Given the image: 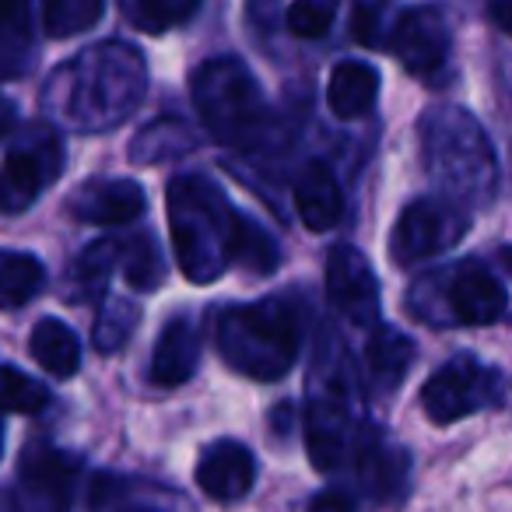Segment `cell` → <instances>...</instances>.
Returning a JSON list of instances; mask_svg holds the SVG:
<instances>
[{
	"instance_id": "cell-1",
	"label": "cell",
	"mask_w": 512,
	"mask_h": 512,
	"mask_svg": "<svg viewBox=\"0 0 512 512\" xmlns=\"http://www.w3.org/2000/svg\"><path fill=\"white\" fill-rule=\"evenodd\" d=\"M165 211L176 264L193 285H211L228 267L246 274H271L278 267L281 249L271 232L235 211L225 190L200 172H183L172 179Z\"/></svg>"
},
{
	"instance_id": "cell-2",
	"label": "cell",
	"mask_w": 512,
	"mask_h": 512,
	"mask_svg": "<svg viewBox=\"0 0 512 512\" xmlns=\"http://www.w3.org/2000/svg\"><path fill=\"white\" fill-rule=\"evenodd\" d=\"M148 88L144 57L130 43H99L60 64L43 85V113L57 127L113 130L127 120Z\"/></svg>"
},
{
	"instance_id": "cell-3",
	"label": "cell",
	"mask_w": 512,
	"mask_h": 512,
	"mask_svg": "<svg viewBox=\"0 0 512 512\" xmlns=\"http://www.w3.org/2000/svg\"><path fill=\"white\" fill-rule=\"evenodd\" d=\"M421 158L442 197L488 207L498 193V158L484 127L460 106H432L421 116Z\"/></svg>"
},
{
	"instance_id": "cell-4",
	"label": "cell",
	"mask_w": 512,
	"mask_h": 512,
	"mask_svg": "<svg viewBox=\"0 0 512 512\" xmlns=\"http://www.w3.org/2000/svg\"><path fill=\"white\" fill-rule=\"evenodd\" d=\"M299 313L285 299L232 306L218 316V351L239 376L274 383L299 358Z\"/></svg>"
},
{
	"instance_id": "cell-5",
	"label": "cell",
	"mask_w": 512,
	"mask_h": 512,
	"mask_svg": "<svg viewBox=\"0 0 512 512\" xmlns=\"http://www.w3.org/2000/svg\"><path fill=\"white\" fill-rule=\"evenodd\" d=\"M193 102L204 127L232 148H253L271 120L264 92L239 57L204 60L193 71Z\"/></svg>"
},
{
	"instance_id": "cell-6",
	"label": "cell",
	"mask_w": 512,
	"mask_h": 512,
	"mask_svg": "<svg viewBox=\"0 0 512 512\" xmlns=\"http://www.w3.org/2000/svg\"><path fill=\"white\" fill-rule=\"evenodd\" d=\"M502 397V372L484 365L474 355L449 358L421 386V407H425L428 421H435V425H453V421H463L467 414L488 411V407L502 404Z\"/></svg>"
},
{
	"instance_id": "cell-7",
	"label": "cell",
	"mask_w": 512,
	"mask_h": 512,
	"mask_svg": "<svg viewBox=\"0 0 512 512\" xmlns=\"http://www.w3.org/2000/svg\"><path fill=\"white\" fill-rule=\"evenodd\" d=\"M470 232V221L460 204L446 197H418L400 211L390 235V256L400 267H414L421 260L453 249Z\"/></svg>"
},
{
	"instance_id": "cell-8",
	"label": "cell",
	"mask_w": 512,
	"mask_h": 512,
	"mask_svg": "<svg viewBox=\"0 0 512 512\" xmlns=\"http://www.w3.org/2000/svg\"><path fill=\"white\" fill-rule=\"evenodd\" d=\"M64 169V137L57 127L29 123L22 137H11L4 155V211L18 214L60 176Z\"/></svg>"
},
{
	"instance_id": "cell-9",
	"label": "cell",
	"mask_w": 512,
	"mask_h": 512,
	"mask_svg": "<svg viewBox=\"0 0 512 512\" xmlns=\"http://www.w3.org/2000/svg\"><path fill=\"white\" fill-rule=\"evenodd\" d=\"M81 463L78 456L57 446L36 442L22 453L18 463V498L25 512H67L78 488Z\"/></svg>"
},
{
	"instance_id": "cell-10",
	"label": "cell",
	"mask_w": 512,
	"mask_h": 512,
	"mask_svg": "<svg viewBox=\"0 0 512 512\" xmlns=\"http://www.w3.org/2000/svg\"><path fill=\"white\" fill-rule=\"evenodd\" d=\"M327 302L351 327L372 330L379 323V281L351 242H337L327 253Z\"/></svg>"
},
{
	"instance_id": "cell-11",
	"label": "cell",
	"mask_w": 512,
	"mask_h": 512,
	"mask_svg": "<svg viewBox=\"0 0 512 512\" xmlns=\"http://www.w3.org/2000/svg\"><path fill=\"white\" fill-rule=\"evenodd\" d=\"M442 278V313H446L449 323H460V327H488V323L502 320L505 306V288L498 285V278L488 271V267L467 264L453 267L449 274H439Z\"/></svg>"
},
{
	"instance_id": "cell-12",
	"label": "cell",
	"mask_w": 512,
	"mask_h": 512,
	"mask_svg": "<svg viewBox=\"0 0 512 512\" xmlns=\"http://www.w3.org/2000/svg\"><path fill=\"white\" fill-rule=\"evenodd\" d=\"M390 50L407 74L414 78H435L449 57V29L439 8H407L393 22Z\"/></svg>"
},
{
	"instance_id": "cell-13",
	"label": "cell",
	"mask_w": 512,
	"mask_h": 512,
	"mask_svg": "<svg viewBox=\"0 0 512 512\" xmlns=\"http://www.w3.org/2000/svg\"><path fill=\"white\" fill-rule=\"evenodd\" d=\"M144 207H148V197L134 179H92L78 186L67 200L71 218L85 225H130L141 218Z\"/></svg>"
},
{
	"instance_id": "cell-14",
	"label": "cell",
	"mask_w": 512,
	"mask_h": 512,
	"mask_svg": "<svg viewBox=\"0 0 512 512\" xmlns=\"http://www.w3.org/2000/svg\"><path fill=\"white\" fill-rule=\"evenodd\" d=\"M256 481V460L242 442L218 439L200 453L197 460V484L214 502H239L249 495Z\"/></svg>"
},
{
	"instance_id": "cell-15",
	"label": "cell",
	"mask_w": 512,
	"mask_h": 512,
	"mask_svg": "<svg viewBox=\"0 0 512 512\" xmlns=\"http://www.w3.org/2000/svg\"><path fill=\"white\" fill-rule=\"evenodd\" d=\"M414 362V341L400 334L390 323H376L369 330V341L362 348V383L369 393L386 397L404 383L407 369Z\"/></svg>"
},
{
	"instance_id": "cell-16",
	"label": "cell",
	"mask_w": 512,
	"mask_h": 512,
	"mask_svg": "<svg viewBox=\"0 0 512 512\" xmlns=\"http://www.w3.org/2000/svg\"><path fill=\"white\" fill-rule=\"evenodd\" d=\"M407 470H411L407 449H400L397 442H386L379 432H372L365 449L358 453L351 474H355V484L362 488V495H369L372 502H393L404 491Z\"/></svg>"
},
{
	"instance_id": "cell-17",
	"label": "cell",
	"mask_w": 512,
	"mask_h": 512,
	"mask_svg": "<svg viewBox=\"0 0 512 512\" xmlns=\"http://www.w3.org/2000/svg\"><path fill=\"white\" fill-rule=\"evenodd\" d=\"M197 365H200V334L190 316H176V320L165 323L162 334H158L148 376L155 386L176 390L186 379H193Z\"/></svg>"
},
{
	"instance_id": "cell-18",
	"label": "cell",
	"mask_w": 512,
	"mask_h": 512,
	"mask_svg": "<svg viewBox=\"0 0 512 512\" xmlns=\"http://www.w3.org/2000/svg\"><path fill=\"white\" fill-rule=\"evenodd\" d=\"M295 211L309 232H330L344 214V197L330 165L306 162L295 176Z\"/></svg>"
},
{
	"instance_id": "cell-19",
	"label": "cell",
	"mask_w": 512,
	"mask_h": 512,
	"mask_svg": "<svg viewBox=\"0 0 512 512\" xmlns=\"http://www.w3.org/2000/svg\"><path fill=\"white\" fill-rule=\"evenodd\" d=\"M36 64L32 0H0V78L18 81Z\"/></svg>"
},
{
	"instance_id": "cell-20",
	"label": "cell",
	"mask_w": 512,
	"mask_h": 512,
	"mask_svg": "<svg viewBox=\"0 0 512 512\" xmlns=\"http://www.w3.org/2000/svg\"><path fill=\"white\" fill-rule=\"evenodd\" d=\"M379 99V71L362 60H344L330 71L327 106L337 120H358Z\"/></svg>"
},
{
	"instance_id": "cell-21",
	"label": "cell",
	"mask_w": 512,
	"mask_h": 512,
	"mask_svg": "<svg viewBox=\"0 0 512 512\" xmlns=\"http://www.w3.org/2000/svg\"><path fill=\"white\" fill-rule=\"evenodd\" d=\"M123 242L120 239H95L85 253L78 256L67 271V299L74 302H95L106 295V285L113 271L120 267Z\"/></svg>"
},
{
	"instance_id": "cell-22",
	"label": "cell",
	"mask_w": 512,
	"mask_h": 512,
	"mask_svg": "<svg viewBox=\"0 0 512 512\" xmlns=\"http://www.w3.org/2000/svg\"><path fill=\"white\" fill-rule=\"evenodd\" d=\"M29 351L32 358L39 362V369H46L50 376L57 379H71L74 372L81 369V341L64 320H39L32 327V337H29Z\"/></svg>"
},
{
	"instance_id": "cell-23",
	"label": "cell",
	"mask_w": 512,
	"mask_h": 512,
	"mask_svg": "<svg viewBox=\"0 0 512 512\" xmlns=\"http://www.w3.org/2000/svg\"><path fill=\"white\" fill-rule=\"evenodd\" d=\"M197 148V134L179 120H155L130 141V162L134 165H155L165 158H183L186 151Z\"/></svg>"
},
{
	"instance_id": "cell-24",
	"label": "cell",
	"mask_w": 512,
	"mask_h": 512,
	"mask_svg": "<svg viewBox=\"0 0 512 512\" xmlns=\"http://www.w3.org/2000/svg\"><path fill=\"white\" fill-rule=\"evenodd\" d=\"M123 242V253H120V267H123V278L134 292H155L162 288L165 281V253L158 246V239L141 228L134 232L130 239H120Z\"/></svg>"
},
{
	"instance_id": "cell-25",
	"label": "cell",
	"mask_w": 512,
	"mask_h": 512,
	"mask_svg": "<svg viewBox=\"0 0 512 512\" xmlns=\"http://www.w3.org/2000/svg\"><path fill=\"white\" fill-rule=\"evenodd\" d=\"M46 285V271L32 253H8L0 256V302L4 309H18L32 302Z\"/></svg>"
},
{
	"instance_id": "cell-26",
	"label": "cell",
	"mask_w": 512,
	"mask_h": 512,
	"mask_svg": "<svg viewBox=\"0 0 512 512\" xmlns=\"http://www.w3.org/2000/svg\"><path fill=\"white\" fill-rule=\"evenodd\" d=\"M106 15V0H43L46 36L71 39L95 29Z\"/></svg>"
},
{
	"instance_id": "cell-27",
	"label": "cell",
	"mask_w": 512,
	"mask_h": 512,
	"mask_svg": "<svg viewBox=\"0 0 512 512\" xmlns=\"http://www.w3.org/2000/svg\"><path fill=\"white\" fill-rule=\"evenodd\" d=\"M137 323H141V309H137L130 299L102 302L99 316H95V327H92L95 351H102V355H113V351H120L123 344L130 341V334H134Z\"/></svg>"
},
{
	"instance_id": "cell-28",
	"label": "cell",
	"mask_w": 512,
	"mask_h": 512,
	"mask_svg": "<svg viewBox=\"0 0 512 512\" xmlns=\"http://www.w3.org/2000/svg\"><path fill=\"white\" fill-rule=\"evenodd\" d=\"M200 0H134V18L144 32H169L179 29L197 15Z\"/></svg>"
},
{
	"instance_id": "cell-29",
	"label": "cell",
	"mask_w": 512,
	"mask_h": 512,
	"mask_svg": "<svg viewBox=\"0 0 512 512\" xmlns=\"http://www.w3.org/2000/svg\"><path fill=\"white\" fill-rule=\"evenodd\" d=\"M337 8H341V0H292V8L285 15L288 32L299 39L327 36L337 18Z\"/></svg>"
},
{
	"instance_id": "cell-30",
	"label": "cell",
	"mask_w": 512,
	"mask_h": 512,
	"mask_svg": "<svg viewBox=\"0 0 512 512\" xmlns=\"http://www.w3.org/2000/svg\"><path fill=\"white\" fill-rule=\"evenodd\" d=\"M50 404V390L39 379L25 376L18 365H4V407L11 414H39Z\"/></svg>"
},
{
	"instance_id": "cell-31",
	"label": "cell",
	"mask_w": 512,
	"mask_h": 512,
	"mask_svg": "<svg viewBox=\"0 0 512 512\" xmlns=\"http://www.w3.org/2000/svg\"><path fill=\"white\" fill-rule=\"evenodd\" d=\"M383 29H386V18H383V8H379V4H372V0L358 4L355 15H351V36L365 46H386Z\"/></svg>"
},
{
	"instance_id": "cell-32",
	"label": "cell",
	"mask_w": 512,
	"mask_h": 512,
	"mask_svg": "<svg viewBox=\"0 0 512 512\" xmlns=\"http://www.w3.org/2000/svg\"><path fill=\"white\" fill-rule=\"evenodd\" d=\"M309 512H358V498L348 488H323L309 498Z\"/></svg>"
},
{
	"instance_id": "cell-33",
	"label": "cell",
	"mask_w": 512,
	"mask_h": 512,
	"mask_svg": "<svg viewBox=\"0 0 512 512\" xmlns=\"http://www.w3.org/2000/svg\"><path fill=\"white\" fill-rule=\"evenodd\" d=\"M488 15H491V22L505 32V36H512V0H491Z\"/></svg>"
},
{
	"instance_id": "cell-34",
	"label": "cell",
	"mask_w": 512,
	"mask_h": 512,
	"mask_svg": "<svg viewBox=\"0 0 512 512\" xmlns=\"http://www.w3.org/2000/svg\"><path fill=\"white\" fill-rule=\"evenodd\" d=\"M498 264H502L505 271L512 274V246H502V249H498Z\"/></svg>"
},
{
	"instance_id": "cell-35",
	"label": "cell",
	"mask_w": 512,
	"mask_h": 512,
	"mask_svg": "<svg viewBox=\"0 0 512 512\" xmlns=\"http://www.w3.org/2000/svg\"><path fill=\"white\" fill-rule=\"evenodd\" d=\"M127 512H155V509H127Z\"/></svg>"
}]
</instances>
